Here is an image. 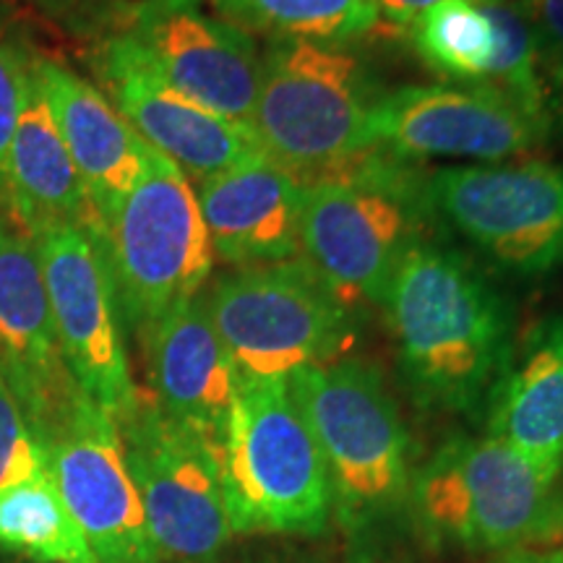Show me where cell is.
<instances>
[{
    "mask_svg": "<svg viewBox=\"0 0 563 563\" xmlns=\"http://www.w3.org/2000/svg\"><path fill=\"white\" fill-rule=\"evenodd\" d=\"M34 53L37 51H32L24 34L0 16V188H3L5 154H9L26 87H30Z\"/></svg>",
    "mask_w": 563,
    "mask_h": 563,
    "instance_id": "4316f807",
    "label": "cell"
},
{
    "mask_svg": "<svg viewBox=\"0 0 563 563\" xmlns=\"http://www.w3.org/2000/svg\"><path fill=\"white\" fill-rule=\"evenodd\" d=\"M217 456L232 532L327 530L332 483L287 382L241 378Z\"/></svg>",
    "mask_w": 563,
    "mask_h": 563,
    "instance_id": "8992f818",
    "label": "cell"
},
{
    "mask_svg": "<svg viewBox=\"0 0 563 563\" xmlns=\"http://www.w3.org/2000/svg\"><path fill=\"white\" fill-rule=\"evenodd\" d=\"M540 121L485 84H415L384 91L371 112L368 144L420 165L470 159L477 165L522 159L548 139Z\"/></svg>",
    "mask_w": 563,
    "mask_h": 563,
    "instance_id": "8fae6325",
    "label": "cell"
},
{
    "mask_svg": "<svg viewBox=\"0 0 563 563\" xmlns=\"http://www.w3.org/2000/svg\"><path fill=\"white\" fill-rule=\"evenodd\" d=\"M412 45L443 79L488 87L496 30L477 0H441L412 24Z\"/></svg>",
    "mask_w": 563,
    "mask_h": 563,
    "instance_id": "cb8c5ba5",
    "label": "cell"
},
{
    "mask_svg": "<svg viewBox=\"0 0 563 563\" xmlns=\"http://www.w3.org/2000/svg\"><path fill=\"white\" fill-rule=\"evenodd\" d=\"M21 11L34 16L55 21L60 26H81L89 19V9L95 0H5Z\"/></svg>",
    "mask_w": 563,
    "mask_h": 563,
    "instance_id": "f1b7e54d",
    "label": "cell"
},
{
    "mask_svg": "<svg viewBox=\"0 0 563 563\" xmlns=\"http://www.w3.org/2000/svg\"><path fill=\"white\" fill-rule=\"evenodd\" d=\"M121 34L167 87L251 129L262 53L249 34L203 11L201 0H136L115 13Z\"/></svg>",
    "mask_w": 563,
    "mask_h": 563,
    "instance_id": "7c38bea8",
    "label": "cell"
},
{
    "mask_svg": "<svg viewBox=\"0 0 563 563\" xmlns=\"http://www.w3.org/2000/svg\"><path fill=\"white\" fill-rule=\"evenodd\" d=\"M435 217L496 269H563V167L540 159L454 165L428 175Z\"/></svg>",
    "mask_w": 563,
    "mask_h": 563,
    "instance_id": "30bf717a",
    "label": "cell"
},
{
    "mask_svg": "<svg viewBox=\"0 0 563 563\" xmlns=\"http://www.w3.org/2000/svg\"><path fill=\"white\" fill-rule=\"evenodd\" d=\"M51 477L45 441L34 433L19 399L0 376V490Z\"/></svg>",
    "mask_w": 563,
    "mask_h": 563,
    "instance_id": "484cf974",
    "label": "cell"
},
{
    "mask_svg": "<svg viewBox=\"0 0 563 563\" xmlns=\"http://www.w3.org/2000/svg\"><path fill=\"white\" fill-rule=\"evenodd\" d=\"M91 235L108 266L123 327L136 334L201 295L217 262L191 180L157 152Z\"/></svg>",
    "mask_w": 563,
    "mask_h": 563,
    "instance_id": "52a82bcc",
    "label": "cell"
},
{
    "mask_svg": "<svg viewBox=\"0 0 563 563\" xmlns=\"http://www.w3.org/2000/svg\"><path fill=\"white\" fill-rule=\"evenodd\" d=\"M287 389L319 443L336 517L350 532L410 501V435L378 365L336 357L295 371Z\"/></svg>",
    "mask_w": 563,
    "mask_h": 563,
    "instance_id": "3957f363",
    "label": "cell"
},
{
    "mask_svg": "<svg viewBox=\"0 0 563 563\" xmlns=\"http://www.w3.org/2000/svg\"><path fill=\"white\" fill-rule=\"evenodd\" d=\"M435 217L428 175L412 162L368 150L302 186L300 258L355 316L382 306L405 253L431 241Z\"/></svg>",
    "mask_w": 563,
    "mask_h": 563,
    "instance_id": "7a4b0ae2",
    "label": "cell"
},
{
    "mask_svg": "<svg viewBox=\"0 0 563 563\" xmlns=\"http://www.w3.org/2000/svg\"><path fill=\"white\" fill-rule=\"evenodd\" d=\"M0 376L45 446L89 399L63 361L37 245L5 214L0 217Z\"/></svg>",
    "mask_w": 563,
    "mask_h": 563,
    "instance_id": "5bb4252c",
    "label": "cell"
},
{
    "mask_svg": "<svg viewBox=\"0 0 563 563\" xmlns=\"http://www.w3.org/2000/svg\"><path fill=\"white\" fill-rule=\"evenodd\" d=\"M37 245L55 332L70 376L112 420L133 410L139 389L131 378L123 321L95 235L74 224L47 228Z\"/></svg>",
    "mask_w": 563,
    "mask_h": 563,
    "instance_id": "4fadbf2b",
    "label": "cell"
},
{
    "mask_svg": "<svg viewBox=\"0 0 563 563\" xmlns=\"http://www.w3.org/2000/svg\"><path fill=\"white\" fill-rule=\"evenodd\" d=\"M139 340L159 410L220 446L243 376L211 323L203 292L159 316Z\"/></svg>",
    "mask_w": 563,
    "mask_h": 563,
    "instance_id": "e0dca14e",
    "label": "cell"
},
{
    "mask_svg": "<svg viewBox=\"0 0 563 563\" xmlns=\"http://www.w3.org/2000/svg\"><path fill=\"white\" fill-rule=\"evenodd\" d=\"M211 323L243 378H279L342 357L352 313L306 258L238 266L203 292Z\"/></svg>",
    "mask_w": 563,
    "mask_h": 563,
    "instance_id": "ba28073f",
    "label": "cell"
},
{
    "mask_svg": "<svg viewBox=\"0 0 563 563\" xmlns=\"http://www.w3.org/2000/svg\"><path fill=\"white\" fill-rule=\"evenodd\" d=\"M118 431L159 563L220 561L232 527L214 443L167 418L144 391Z\"/></svg>",
    "mask_w": 563,
    "mask_h": 563,
    "instance_id": "9c48e42d",
    "label": "cell"
},
{
    "mask_svg": "<svg viewBox=\"0 0 563 563\" xmlns=\"http://www.w3.org/2000/svg\"><path fill=\"white\" fill-rule=\"evenodd\" d=\"M214 16L269 42L347 45L378 24L373 0H209Z\"/></svg>",
    "mask_w": 563,
    "mask_h": 563,
    "instance_id": "7402d4cb",
    "label": "cell"
},
{
    "mask_svg": "<svg viewBox=\"0 0 563 563\" xmlns=\"http://www.w3.org/2000/svg\"><path fill=\"white\" fill-rule=\"evenodd\" d=\"M196 199L220 262L238 269L300 256L302 186L262 150L199 183Z\"/></svg>",
    "mask_w": 563,
    "mask_h": 563,
    "instance_id": "ac0fdd59",
    "label": "cell"
},
{
    "mask_svg": "<svg viewBox=\"0 0 563 563\" xmlns=\"http://www.w3.org/2000/svg\"><path fill=\"white\" fill-rule=\"evenodd\" d=\"M485 415L488 435L563 477V313L540 316L514 336Z\"/></svg>",
    "mask_w": 563,
    "mask_h": 563,
    "instance_id": "ffe728a7",
    "label": "cell"
},
{
    "mask_svg": "<svg viewBox=\"0 0 563 563\" xmlns=\"http://www.w3.org/2000/svg\"><path fill=\"white\" fill-rule=\"evenodd\" d=\"M97 87L154 152L196 186L258 150L249 125L217 115L167 87L121 34L91 51Z\"/></svg>",
    "mask_w": 563,
    "mask_h": 563,
    "instance_id": "2e32d148",
    "label": "cell"
},
{
    "mask_svg": "<svg viewBox=\"0 0 563 563\" xmlns=\"http://www.w3.org/2000/svg\"><path fill=\"white\" fill-rule=\"evenodd\" d=\"M0 203L5 209L3 214L30 238L60 224H74L87 232L100 228L87 186L70 159L32 70L5 154Z\"/></svg>",
    "mask_w": 563,
    "mask_h": 563,
    "instance_id": "44dd1931",
    "label": "cell"
},
{
    "mask_svg": "<svg viewBox=\"0 0 563 563\" xmlns=\"http://www.w3.org/2000/svg\"><path fill=\"white\" fill-rule=\"evenodd\" d=\"M490 563H563V543L551 548H522V551L498 553Z\"/></svg>",
    "mask_w": 563,
    "mask_h": 563,
    "instance_id": "4dcf8cb0",
    "label": "cell"
},
{
    "mask_svg": "<svg viewBox=\"0 0 563 563\" xmlns=\"http://www.w3.org/2000/svg\"><path fill=\"white\" fill-rule=\"evenodd\" d=\"M382 308L399 373L422 410L477 415L506 368L514 311L462 251L422 241L405 253Z\"/></svg>",
    "mask_w": 563,
    "mask_h": 563,
    "instance_id": "6da1fadb",
    "label": "cell"
},
{
    "mask_svg": "<svg viewBox=\"0 0 563 563\" xmlns=\"http://www.w3.org/2000/svg\"><path fill=\"white\" fill-rule=\"evenodd\" d=\"M0 548L47 563H97L53 477L0 490Z\"/></svg>",
    "mask_w": 563,
    "mask_h": 563,
    "instance_id": "603a6c76",
    "label": "cell"
},
{
    "mask_svg": "<svg viewBox=\"0 0 563 563\" xmlns=\"http://www.w3.org/2000/svg\"><path fill=\"white\" fill-rule=\"evenodd\" d=\"M51 477L97 563H159L118 422L84 399L47 443Z\"/></svg>",
    "mask_w": 563,
    "mask_h": 563,
    "instance_id": "9a60e30c",
    "label": "cell"
},
{
    "mask_svg": "<svg viewBox=\"0 0 563 563\" xmlns=\"http://www.w3.org/2000/svg\"><path fill=\"white\" fill-rule=\"evenodd\" d=\"M410 504L435 543L490 553L563 543V477L493 435L443 443L412 475Z\"/></svg>",
    "mask_w": 563,
    "mask_h": 563,
    "instance_id": "5b68a950",
    "label": "cell"
},
{
    "mask_svg": "<svg viewBox=\"0 0 563 563\" xmlns=\"http://www.w3.org/2000/svg\"><path fill=\"white\" fill-rule=\"evenodd\" d=\"M382 95L368 63L344 45L269 42L251 131L258 150L306 186L371 150Z\"/></svg>",
    "mask_w": 563,
    "mask_h": 563,
    "instance_id": "277c9868",
    "label": "cell"
},
{
    "mask_svg": "<svg viewBox=\"0 0 563 563\" xmlns=\"http://www.w3.org/2000/svg\"><path fill=\"white\" fill-rule=\"evenodd\" d=\"M517 5L530 21L548 89L563 91V0H517Z\"/></svg>",
    "mask_w": 563,
    "mask_h": 563,
    "instance_id": "83f0119b",
    "label": "cell"
},
{
    "mask_svg": "<svg viewBox=\"0 0 563 563\" xmlns=\"http://www.w3.org/2000/svg\"><path fill=\"white\" fill-rule=\"evenodd\" d=\"M32 74L102 220L136 186L154 150L97 84L81 79L66 63L34 53Z\"/></svg>",
    "mask_w": 563,
    "mask_h": 563,
    "instance_id": "d6986e66",
    "label": "cell"
},
{
    "mask_svg": "<svg viewBox=\"0 0 563 563\" xmlns=\"http://www.w3.org/2000/svg\"><path fill=\"white\" fill-rule=\"evenodd\" d=\"M477 3L488 13L496 30V60H493L488 87L498 89L540 121H551V89L540 74L530 21L525 19L517 0H477Z\"/></svg>",
    "mask_w": 563,
    "mask_h": 563,
    "instance_id": "d4e9b609",
    "label": "cell"
},
{
    "mask_svg": "<svg viewBox=\"0 0 563 563\" xmlns=\"http://www.w3.org/2000/svg\"><path fill=\"white\" fill-rule=\"evenodd\" d=\"M373 3H376L378 19L402 30V26H412L422 13L431 11L441 0H373Z\"/></svg>",
    "mask_w": 563,
    "mask_h": 563,
    "instance_id": "f546056e",
    "label": "cell"
}]
</instances>
